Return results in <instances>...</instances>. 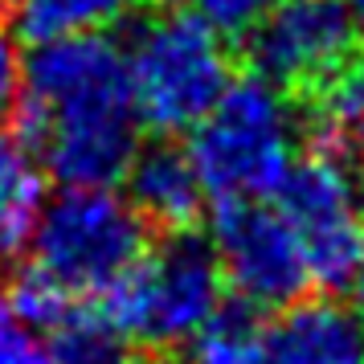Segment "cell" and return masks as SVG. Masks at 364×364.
<instances>
[{"instance_id": "ac0fdd59", "label": "cell", "mask_w": 364, "mask_h": 364, "mask_svg": "<svg viewBox=\"0 0 364 364\" xmlns=\"http://www.w3.org/2000/svg\"><path fill=\"white\" fill-rule=\"evenodd\" d=\"M356 287H360V295H364V200H360V266H356Z\"/></svg>"}, {"instance_id": "8fae6325", "label": "cell", "mask_w": 364, "mask_h": 364, "mask_svg": "<svg viewBox=\"0 0 364 364\" xmlns=\"http://www.w3.org/2000/svg\"><path fill=\"white\" fill-rule=\"evenodd\" d=\"M46 200V172L21 139L0 135V262L13 258L37 221Z\"/></svg>"}, {"instance_id": "9a60e30c", "label": "cell", "mask_w": 364, "mask_h": 364, "mask_svg": "<svg viewBox=\"0 0 364 364\" xmlns=\"http://www.w3.org/2000/svg\"><path fill=\"white\" fill-rule=\"evenodd\" d=\"M274 4H279V0H176V9L193 13V17L205 21V25L217 29L221 37L225 33L246 37Z\"/></svg>"}, {"instance_id": "6da1fadb", "label": "cell", "mask_w": 364, "mask_h": 364, "mask_svg": "<svg viewBox=\"0 0 364 364\" xmlns=\"http://www.w3.org/2000/svg\"><path fill=\"white\" fill-rule=\"evenodd\" d=\"M21 144L58 184L107 188L139 148L123 46L102 33L37 41L21 66Z\"/></svg>"}, {"instance_id": "52a82bcc", "label": "cell", "mask_w": 364, "mask_h": 364, "mask_svg": "<svg viewBox=\"0 0 364 364\" xmlns=\"http://www.w3.org/2000/svg\"><path fill=\"white\" fill-rule=\"evenodd\" d=\"M274 197V209L303 250L311 287H352L360 266V193L344 160L331 151H311L307 160H295Z\"/></svg>"}, {"instance_id": "7c38bea8", "label": "cell", "mask_w": 364, "mask_h": 364, "mask_svg": "<svg viewBox=\"0 0 364 364\" xmlns=\"http://www.w3.org/2000/svg\"><path fill=\"white\" fill-rule=\"evenodd\" d=\"M53 364H151L148 352L127 331H119L107 311H78L70 307L50 328Z\"/></svg>"}, {"instance_id": "4fadbf2b", "label": "cell", "mask_w": 364, "mask_h": 364, "mask_svg": "<svg viewBox=\"0 0 364 364\" xmlns=\"http://www.w3.org/2000/svg\"><path fill=\"white\" fill-rule=\"evenodd\" d=\"M144 4L148 0H13V25L37 46L66 33H99L135 17Z\"/></svg>"}, {"instance_id": "5b68a950", "label": "cell", "mask_w": 364, "mask_h": 364, "mask_svg": "<svg viewBox=\"0 0 364 364\" xmlns=\"http://www.w3.org/2000/svg\"><path fill=\"white\" fill-rule=\"evenodd\" d=\"M225 279L209 242L193 230L168 233L156 250H144L135 266L107 291V319L139 348L168 352L197 336L221 299Z\"/></svg>"}, {"instance_id": "d6986e66", "label": "cell", "mask_w": 364, "mask_h": 364, "mask_svg": "<svg viewBox=\"0 0 364 364\" xmlns=\"http://www.w3.org/2000/svg\"><path fill=\"white\" fill-rule=\"evenodd\" d=\"M348 9H352V13H356V17H364V0H344Z\"/></svg>"}, {"instance_id": "e0dca14e", "label": "cell", "mask_w": 364, "mask_h": 364, "mask_svg": "<svg viewBox=\"0 0 364 364\" xmlns=\"http://www.w3.org/2000/svg\"><path fill=\"white\" fill-rule=\"evenodd\" d=\"M336 156L348 164V172H356V176L364 181V123L348 135L344 144H340V151H336Z\"/></svg>"}, {"instance_id": "3957f363", "label": "cell", "mask_w": 364, "mask_h": 364, "mask_svg": "<svg viewBox=\"0 0 364 364\" xmlns=\"http://www.w3.org/2000/svg\"><path fill=\"white\" fill-rule=\"evenodd\" d=\"M29 242L37 274L66 299H95L107 295L148 250V225L111 184H62V193L41 200Z\"/></svg>"}, {"instance_id": "8992f818", "label": "cell", "mask_w": 364, "mask_h": 364, "mask_svg": "<svg viewBox=\"0 0 364 364\" xmlns=\"http://www.w3.org/2000/svg\"><path fill=\"white\" fill-rule=\"evenodd\" d=\"M246 58L262 82L307 99L360 62L356 13L344 0H279L246 33Z\"/></svg>"}, {"instance_id": "5bb4252c", "label": "cell", "mask_w": 364, "mask_h": 364, "mask_svg": "<svg viewBox=\"0 0 364 364\" xmlns=\"http://www.w3.org/2000/svg\"><path fill=\"white\" fill-rule=\"evenodd\" d=\"M262 323L250 303H221L213 319L184 344V364H258Z\"/></svg>"}, {"instance_id": "2e32d148", "label": "cell", "mask_w": 364, "mask_h": 364, "mask_svg": "<svg viewBox=\"0 0 364 364\" xmlns=\"http://www.w3.org/2000/svg\"><path fill=\"white\" fill-rule=\"evenodd\" d=\"M17 99H21V58L13 37L0 29V127L17 115Z\"/></svg>"}, {"instance_id": "9c48e42d", "label": "cell", "mask_w": 364, "mask_h": 364, "mask_svg": "<svg viewBox=\"0 0 364 364\" xmlns=\"http://www.w3.org/2000/svg\"><path fill=\"white\" fill-rule=\"evenodd\" d=\"M258 364H364V319L336 299H295L262 323Z\"/></svg>"}, {"instance_id": "7a4b0ae2", "label": "cell", "mask_w": 364, "mask_h": 364, "mask_svg": "<svg viewBox=\"0 0 364 364\" xmlns=\"http://www.w3.org/2000/svg\"><path fill=\"white\" fill-rule=\"evenodd\" d=\"M295 139L299 127L287 95L250 74L230 78L217 102L197 119L188 160L197 168L205 197L217 205L266 200L279 193L295 164Z\"/></svg>"}, {"instance_id": "ba28073f", "label": "cell", "mask_w": 364, "mask_h": 364, "mask_svg": "<svg viewBox=\"0 0 364 364\" xmlns=\"http://www.w3.org/2000/svg\"><path fill=\"white\" fill-rule=\"evenodd\" d=\"M213 254L221 279L230 282L237 299L254 311H279L287 303L307 295L311 274L303 262L291 225L266 200H230L217 205L213 217Z\"/></svg>"}, {"instance_id": "30bf717a", "label": "cell", "mask_w": 364, "mask_h": 364, "mask_svg": "<svg viewBox=\"0 0 364 364\" xmlns=\"http://www.w3.org/2000/svg\"><path fill=\"white\" fill-rule=\"evenodd\" d=\"M123 181H127V205L144 217V225H156L164 233L193 230L205 209V188L188 160V148L176 144L135 148Z\"/></svg>"}, {"instance_id": "277c9868", "label": "cell", "mask_w": 364, "mask_h": 364, "mask_svg": "<svg viewBox=\"0 0 364 364\" xmlns=\"http://www.w3.org/2000/svg\"><path fill=\"white\" fill-rule=\"evenodd\" d=\"M123 66L139 127L160 135L197 127V119L230 86V53L221 33L184 9L139 21L123 46Z\"/></svg>"}]
</instances>
